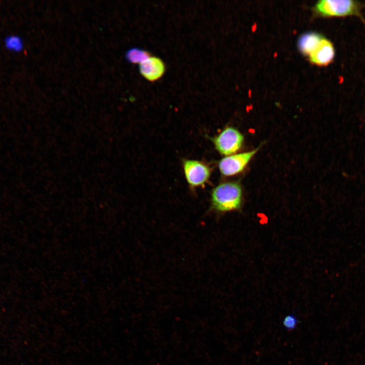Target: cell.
Masks as SVG:
<instances>
[{"label":"cell","instance_id":"6da1fadb","mask_svg":"<svg viewBox=\"0 0 365 365\" xmlns=\"http://www.w3.org/2000/svg\"><path fill=\"white\" fill-rule=\"evenodd\" d=\"M242 190L239 184L225 182L218 184L211 193V207L218 212L239 209L242 202Z\"/></svg>","mask_w":365,"mask_h":365},{"label":"cell","instance_id":"7a4b0ae2","mask_svg":"<svg viewBox=\"0 0 365 365\" xmlns=\"http://www.w3.org/2000/svg\"><path fill=\"white\" fill-rule=\"evenodd\" d=\"M361 4L352 0H322L315 8L317 13L323 16H356L364 21L360 13Z\"/></svg>","mask_w":365,"mask_h":365},{"label":"cell","instance_id":"3957f363","mask_svg":"<svg viewBox=\"0 0 365 365\" xmlns=\"http://www.w3.org/2000/svg\"><path fill=\"white\" fill-rule=\"evenodd\" d=\"M243 141L242 134L232 127L224 128L212 139L216 151L225 156L236 154L242 147Z\"/></svg>","mask_w":365,"mask_h":365},{"label":"cell","instance_id":"277c9868","mask_svg":"<svg viewBox=\"0 0 365 365\" xmlns=\"http://www.w3.org/2000/svg\"><path fill=\"white\" fill-rule=\"evenodd\" d=\"M183 170L186 179L191 187L204 186L211 175V169L203 162L193 159L183 161Z\"/></svg>","mask_w":365,"mask_h":365},{"label":"cell","instance_id":"5b68a950","mask_svg":"<svg viewBox=\"0 0 365 365\" xmlns=\"http://www.w3.org/2000/svg\"><path fill=\"white\" fill-rule=\"evenodd\" d=\"M259 149L234 154L223 158L218 162V168L224 176H232L241 172L257 153Z\"/></svg>","mask_w":365,"mask_h":365},{"label":"cell","instance_id":"8992f818","mask_svg":"<svg viewBox=\"0 0 365 365\" xmlns=\"http://www.w3.org/2000/svg\"><path fill=\"white\" fill-rule=\"evenodd\" d=\"M140 74L147 80L154 82L160 79L165 71L164 62L156 56H150L139 64Z\"/></svg>","mask_w":365,"mask_h":365},{"label":"cell","instance_id":"52a82bcc","mask_svg":"<svg viewBox=\"0 0 365 365\" xmlns=\"http://www.w3.org/2000/svg\"><path fill=\"white\" fill-rule=\"evenodd\" d=\"M335 50L332 43L323 38L317 49L309 55V58L313 63L325 65L333 60Z\"/></svg>","mask_w":365,"mask_h":365},{"label":"cell","instance_id":"ba28073f","mask_svg":"<svg viewBox=\"0 0 365 365\" xmlns=\"http://www.w3.org/2000/svg\"><path fill=\"white\" fill-rule=\"evenodd\" d=\"M322 39L316 33H305L299 39V48L303 54L310 55L317 49Z\"/></svg>","mask_w":365,"mask_h":365},{"label":"cell","instance_id":"9c48e42d","mask_svg":"<svg viewBox=\"0 0 365 365\" xmlns=\"http://www.w3.org/2000/svg\"><path fill=\"white\" fill-rule=\"evenodd\" d=\"M4 45L8 50L15 53L20 52L24 48L22 39L16 34L6 36L4 40Z\"/></svg>","mask_w":365,"mask_h":365},{"label":"cell","instance_id":"30bf717a","mask_svg":"<svg viewBox=\"0 0 365 365\" xmlns=\"http://www.w3.org/2000/svg\"><path fill=\"white\" fill-rule=\"evenodd\" d=\"M151 54L142 49L134 48L129 49L126 53V59L132 63H141L148 59Z\"/></svg>","mask_w":365,"mask_h":365},{"label":"cell","instance_id":"8fae6325","mask_svg":"<svg viewBox=\"0 0 365 365\" xmlns=\"http://www.w3.org/2000/svg\"><path fill=\"white\" fill-rule=\"evenodd\" d=\"M298 320L297 317L293 315H286L283 319L282 324L284 327L287 330L295 329L298 324Z\"/></svg>","mask_w":365,"mask_h":365}]
</instances>
